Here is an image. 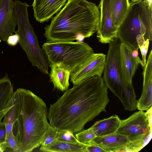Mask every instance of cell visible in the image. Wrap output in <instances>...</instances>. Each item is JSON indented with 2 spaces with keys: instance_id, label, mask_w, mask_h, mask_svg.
Listing matches in <instances>:
<instances>
[{
  "instance_id": "obj_15",
  "label": "cell",
  "mask_w": 152,
  "mask_h": 152,
  "mask_svg": "<svg viewBox=\"0 0 152 152\" xmlns=\"http://www.w3.org/2000/svg\"><path fill=\"white\" fill-rule=\"evenodd\" d=\"M67 0H34L32 6L36 20L42 23L60 11Z\"/></svg>"
},
{
  "instance_id": "obj_7",
  "label": "cell",
  "mask_w": 152,
  "mask_h": 152,
  "mask_svg": "<svg viewBox=\"0 0 152 152\" xmlns=\"http://www.w3.org/2000/svg\"><path fill=\"white\" fill-rule=\"evenodd\" d=\"M115 132L126 137L131 144L127 152H137L148 143L152 133V107L145 113L139 110L121 120Z\"/></svg>"
},
{
  "instance_id": "obj_17",
  "label": "cell",
  "mask_w": 152,
  "mask_h": 152,
  "mask_svg": "<svg viewBox=\"0 0 152 152\" xmlns=\"http://www.w3.org/2000/svg\"><path fill=\"white\" fill-rule=\"evenodd\" d=\"M87 145L80 142L73 143L57 140L46 146L41 145L39 151L45 152H87Z\"/></svg>"
},
{
  "instance_id": "obj_27",
  "label": "cell",
  "mask_w": 152,
  "mask_h": 152,
  "mask_svg": "<svg viewBox=\"0 0 152 152\" xmlns=\"http://www.w3.org/2000/svg\"><path fill=\"white\" fill-rule=\"evenodd\" d=\"M5 143L7 147L12 149L13 151L20 152L19 147L16 142L12 131L7 135Z\"/></svg>"
},
{
  "instance_id": "obj_5",
  "label": "cell",
  "mask_w": 152,
  "mask_h": 152,
  "mask_svg": "<svg viewBox=\"0 0 152 152\" xmlns=\"http://www.w3.org/2000/svg\"><path fill=\"white\" fill-rule=\"evenodd\" d=\"M14 3L18 26L15 33L20 37L18 43L32 65L37 67L42 73L48 74V62L29 20V6L18 0H15Z\"/></svg>"
},
{
  "instance_id": "obj_13",
  "label": "cell",
  "mask_w": 152,
  "mask_h": 152,
  "mask_svg": "<svg viewBox=\"0 0 152 152\" xmlns=\"http://www.w3.org/2000/svg\"><path fill=\"white\" fill-rule=\"evenodd\" d=\"M132 49L126 44H120V58L122 77L124 84L130 86L132 85V78L139 64L132 56Z\"/></svg>"
},
{
  "instance_id": "obj_21",
  "label": "cell",
  "mask_w": 152,
  "mask_h": 152,
  "mask_svg": "<svg viewBox=\"0 0 152 152\" xmlns=\"http://www.w3.org/2000/svg\"><path fill=\"white\" fill-rule=\"evenodd\" d=\"M121 101L126 110L132 111L137 108L136 96L132 85L125 86Z\"/></svg>"
},
{
  "instance_id": "obj_29",
  "label": "cell",
  "mask_w": 152,
  "mask_h": 152,
  "mask_svg": "<svg viewBox=\"0 0 152 152\" xmlns=\"http://www.w3.org/2000/svg\"><path fill=\"white\" fill-rule=\"evenodd\" d=\"M20 39L19 35L15 33L10 36L6 41L7 44L11 46H15L19 43Z\"/></svg>"
},
{
  "instance_id": "obj_12",
  "label": "cell",
  "mask_w": 152,
  "mask_h": 152,
  "mask_svg": "<svg viewBox=\"0 0 152 152\" xmlns=\"http://www.w3.org/2000/svg\"><path fill=\"white\" fill-rule=\"evenodd\" d=\"M143 84L142 93L137 101V108L147 110L152 104V50L149 52L145 65L143 67Z\"/></svg>"
},
{
  "instance_id": "obj_24",
  "label": "cell",
  "mask_w": 152,
  "mask_h": 152,
  "mask_svg": "<svg viewBox=\"0 0 152 152\" xmlns=\"http://www.w3.org/2000/svg\"><path fill=\"white\" fill-rule=\"evenodd\" d=\"M9 103L10 107L5 114L2 121L5 125L9 123H13L16 118V105L13 96L9 101Z\"/></svg>"
},
{
  "instance_id": "obj_11",
  "label": "cell",
  "mask_w": 152,
  "mask_h": 152,
  "mask_svg": "<svg viewBox=\"0 0 152 152\" xmlns=\"http://www.w3.org/2000/svg\"><path fill=\"white\" fill-rule=\"evenodd\" d=\"M14 1L0 0V40L6 42L17 25Z\"/></svg>"
},
{
  "instance_id": "obj_23",
  "label": "cell",
  "mask_w": 152,
  "mask_h": 152,
  "mask_svg": "<svg viewBox=\"0 0 152 152\" xmlns=\"http://www.w3.org/2000/svg\"><path fill=\"white\" fill-rule=\"evenodd\" d=\"M136 41L141 52L142 59L141 60L142 66L143 67L146 63V57L149 44V40L148 39L145 40L142 34H140L136 37Z\"/></svg>"
},
{
  "instance_id": "obj_10",
  "label": "cell",
  "mask_w": 152,
  "mask_h": 152,
  "mask_svg": "<svg viewBox=\"0 0 152 152\" xmlns=\"http://www.w3.org/2000/svg\"><path fill=\"white\" fill-rule=\"evenodd\" d=\"M98 6L100 9V17L96 37L100 42L109 44L118 37V28L112 20L111 0H101Z\"/></svg>"
},
{
  "instance_id": "obj_4",
  "label": "cell",
  "mask_w": 152,
  "mask_h": 152,
  "mask_svg": "<svg viewBox=\"0 0 152 152\" xmlns=\"http://www.w3.org/2000/svg\"><path fill=\"white\" fill-rule=\"evenodd\" d=\"M152 10L143 0L131 2L129 9L124 19L118 28L117 37L121 43L132 48H139L136 37L140 34L145 40L152 39Z\"/></svg>"
},
{
  "instance_id": "obj_34",
  "label": "cell",
  "mask_w": 152,
  "mask_h": 152,
  "mask_svg": "<svg viewBox=\"0 0 152 152\" xmlns=\"http://www.w3.org/2000/svg\"><path fill=\"white\" fill-rule=\"evenodd\" d=\"M143 1L148 8L152 10V0H143Z\"/></svg>"
},
{
  "instance_id": "obj_20",
  "label": "cell",
  "mask_w": 152,
  "mask_h": 152,
  "mask_svg": "<svg viewBox=\"0 0 152 152\" xmlns=\"http://www.w3.org/2000/svg\"><path fill=\"white\" fill-rule=\"evenodd\" d=\"M14 92L13 84L6 73L0 79V111L5 109Z\"/></svg>"
},
{
  "instance_id": "obj_33",
  "label": "cell",
  "mask_w": 152,
  "mask_h": 152,
  "mask_svg": "<svg viewBox=\"0 0 152 152\" xmlns=\"http://www.w3.org/2000/svg\"><path fill=\"white\" fill-rule=\"evenodd\" d=\"M13 123H9L6 125L7 135L12 131V128Z\"/></svg>"
},
{
  "instance_id": "obj_8",
  "label": "cell",
  "mask_w": 152,
  "mask_h": 152,
  "mask_svg": "<svg viewBox=\"0 0 152 152\" xmlns=\"http://www.w3.org/2000/svg\"><path fill=\"white\" fill-rule=\"evenodd\" d=\"M121 43L117 37L109 43L103 78L108 88L121 101L124 89L126 85L123 81L120 68Z\"/></svg>"
},
{
  "instance_id": "obj_6",
  "label": "cell",
  "mask_w": 152,
  "mask_h": 152,
  "mask_svg": "<svg viewBox=\"0 0 152 152\" xmlns=\"http://www.w3.org/2000/svg\"><path fill=\"white\" fill-rule=\"evenodd\" d=\"M42 49L49 66L61 63L69 67L71 72L94 53L87 43L78 41H47Z\"/></svg>"
},
{
  "instance_id": "obj_26",
  "label": "cell",
  "mask_w": 152,
  "mask_h": 152,
  "mask_svg": "<svg viewBox=\"0 0 152 152\" xmlns=\"http://www.w3.org/2000/svg\"><path fill=\"white\" fill-rule=\"evenodd\" d=\"M57 140L73 143L80 142L75 137L73 132L66 130L58 131Z\"/></svg>"
},
{
  "instance_id": "obj_18",
  "label": "cell",
  "mask_w": 152,
  "mask_h": 152,
  "mask_svg": "<svg viewBox=\"0 0 152 152\" xmlns=\"http://www.w3.org/2000/svg\"><path fill=\"white\" fill-rule=\"evenodd\" d=\"M121 120L117 115L96 122L91 127L96 136H102L115 132L118 129Z\"/></svg>"
},
{
  "instance_id": "obj_9",
  "label": "cell",
  "mask_w": 152,
  "mask_h": 152,
  "mask_svg": "<svg viewBox=\"0 0 152 152\" xmlns=\"http://www.w3.org/2000/svg\"><path fill=\"white\" fill-rule=\"evenodd\" d=\"M106 57L105 55L102 53H94L92 54L71 72V82L75 85L93 77L102 76Z\"/></svg>"
},
{
  "instance_id": "obj_19",
  "label": "cell",
  "mask_w": 152,
  "mask_h": 152,
  "mask_svg": "<svg viewBox=\"0 0 152 152\" xmlns=\"http://www.w3.org/2000/svg\"><path fill=\"white\" fill-rule=\"evenodd\" d=\"M129 0H111V10L113 23L118 28L128 11Z\"/></svg>"
},
{
  "instance_id": "obj_25",
  "label": "cell",
  "mask_w": 152,
  "mask_h": 152,
  "mask_svg": "<svg viewBox=\"0 0 152 152\" xmlns=\"http://www.w3.org/2000/svg\"><path fill=\"white\" fill-rule=\"evenodd\" d=\"M58 130L50 126L45 134L41 145L46 146L57 140Z\"/></svg>"
},
{
  "instance_id": "obj_22",
  "label": "cell",
  "mask_w": 152,
  "mask_h": 152,
  "mask_svg": "<svg viewBox=\"0 0 152 152\" xmlns=\"http://www.w3.org/2000/svg\"><path fill=\"white\" fill-rule=\"evenodd\" d=\"M96 137L91 127L87 129H83L75 134L76 137L80 142L87 145L91 144Z\"/></svg>"
},
{
  "instance_id": "obj_3",
  "label": "cell",
  "mask_w": 152,
  "mask_h": 152,
  "mask_svg": "<svg viewBox=\"0 0 152 152\" xmlns=\"http://www.w3.org/2000/svg\"><path fill=\"white\" fill-rule=\"evenodd\" d=\"M99 8L87 0H68L64 7L45 28L47 41H83L96 31Z\"/></svg>"
},
{
  "instance_id": "obj_1",
  "label": "cell",
  "mask_w": 152,
  "mask_h": 152,
  "mask_svg": "<svg viewBox=\"0 0 152 152\" xmlns=\"http://www.w3.org/2000/svg\"><path fill=\"white\" fill-rule=\"evenodd\" d=\"M107 89L103 77L98 76L73 85L50 105L48 115L50 125L73 133L82 131L88 122L106 111L109 101Z\"/></svg>"
},
{
  "instance_id": "obj_14",
  "label": "cell",
  "mask_w": 152,
  "mask_h": 152,
  "mask_svg": "<svg viewBox=\"0 0 152 152\" xmlns=\"http://www.w3.org/2000/svg\"><path fill=\"white\" fill-rule=\"evenodd\" d=\"M91 144L98 145L107 152H127L131 142L126 136L115 132L105 136H96Z\"/></svg>"
},
{
  "instance_id": "obj_2",
  "label": "cell",
  "mask_w": 152,
  "mask_h": 152,
  "mask_svg": "<svg viewBox=\"0 0 152 152\" xmlns=\"http://www.w3.org/2000/svg\"><path fill=\"white\" fill-rule=\"evenodd\" d=\"M13 96L16 105V118L12 132L20 152H30L40 146L50 126L44 101L31 91L19 88Z\"/></svg>"
},
{
  "instance_id": "obj_28",
  "label": "cell",
  "mask_w": 152,
  "mask_h": 152,
  "mask_svg": "<svg viewBox=\"0 0 152 152\" xmlns=\"http://www.w3.org/2000/svg\"><path fill=\"white\" fill-rule=\"evenodd\" d=\"M7 134L6 125L2 122L0 124V152L4 151L7 148L5 143Z\"/></svg>"
},
{
  "instance_id": "obj_32",
  "label": "cell",
  "mask_w": 152,
  "mask_h": 152,
  "mask_svg": "<svg viewBox=\"0 0 152 152\" xmlns=\"http://www.w3.org/2000/svg\"><path fill=\"white\" fill-rule=\"evenodd\" d=\"M7 106L8 107L0 111V124L2 122V119L4 118L5 114L10 107V105L9 104V102Z\"/></svg>"
},
{
  "instance_id": "obj_30",
  "label": "cell",
  "mask_w": 152,
  "mask_h": 152,
  "mask_svg": "<svg viewBox=\"0 0 152 152\" xmlns=\"http://www.w3.org/2000/svg\"><path fill=\"white\" fill-rule=\"evenodd\" d=\"M87 152H107V151L100 147L94 144L87 145L86 148Z\"/></svg>"
},
{
  "instance_id": "obj_16",
  "label": "cell",
  "mask_w": 152,
  "mask_h": 152,
  "mask_svg": "<svg viewBox=\"0 0 152 152\" xmlns=\"http://www.w3.org/2000/svg\"><path fill=\"white\" fill-rule=\"evenodd\" d=\"M50 67V80L54 87L62 91L68 89L71 71L68 67L61 63L49 65Z\"/></svg>"
},
{
  "instance_id": "obj_31",
  "label": "cell",
  "mask_w": 152,
  "mask_h": 152,
  "mask_svg": "<svg viewBox=\"0 0 152 152\" xmlns=\"http://www.w3.org/2000/svg\"><path fill=\"white\" fill-rule=\"evenodd\" d=\"M139 48H134L132 49V55L134 59L139 64H140L142 65L141 60L138 56V50Z\"/></svg>"
}]
</instances>
